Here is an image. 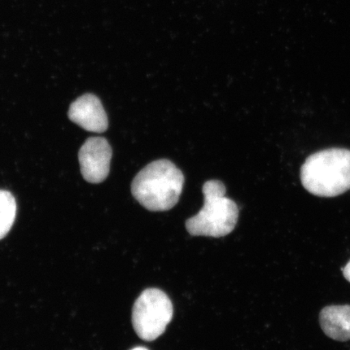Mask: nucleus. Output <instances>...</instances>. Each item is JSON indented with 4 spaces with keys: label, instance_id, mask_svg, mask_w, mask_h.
<instances>
[{
    "label": "nucleus",
    "instance_id": "423d86ee",
    "mask_svg": "<svg viewBox=\"0 0 350 350\" xmlns=\"http://www.w3.org/2000/svg\"><path fill=\"white\" fill-rule=\"evenodd\" d=\"M68 117L70 120L92 133H103L108 129L107 113L99 98L94 94L83 95L72 103Z\"/></svg>",
    "mask_w": 350,
    "mask_h": 350
},
{
    "label": "nucleus",
    "instance_id": "f03ea898",
    "mask_svg": "<svg viewBox=\"0 0 350 350\" xmlns=\"http://www.w3.org/2000/svg\"><path fill=\"white\" fill-rule=\"evenodd\" d=\"M306 191L319 197H335L350 189V150L327 148L306 159L301 168Z\"/></svg>",
    "mask_w": 350,
    "mask_h": 350
},
{
    "label": "nucleus",
    "instance_id": "1a4fd4ad",
    "mask_svg": "<svg viewBox=\"0 0 350 350\" xmlns=\"http://www.w3.org/2000/svg\"><path fill=\"white\" fill-rule=\"evenodd\" d=\"M342 271L344 277L350 282V261L345 265V268L342 269Z\"/></svg>",
    "mask_w": 350,
    "mask_h": 350
},
{
    "label": "nucleus",
    "instance_id": "20e7f679",
    "mask_svg": "<svg viewBox=\"0 0 350 350\" xmlns=\"http://www.w3.org/2000/svg\"><path fill=\"white\" fill-rule=\"evenodd\" d=\"M172 301L163 291L156 288H147L135 300L131 321L139 338L152 341L165 331L173 318Z\"/></svg>",
    "mask_w": 350,
    "mask_h": 350
},
{
    "label": "nucleus",
    "instance_id": "39448f33",
    "mask_svg": "<svg viewBox=\"0 0 350 350\" xmlns=\"http://www.w3.org/2000/svg\"><path fill=\"white\" fill-rule=\"evenodd\" d=\"M111 157V147L106 139H88L79 151V161L83 178L91 183L103 182L109 172Z\"/></svg>",
    "mask_w": 350,
    "mask_h": 350
},
{
    "label": "nucleus",
    "instance_id": "f257e3e1",
    "mask_svg": "<svg viewBox=\"0 0 350 350\" xmlns=\"http://www.w3.org/2000/svg\"><path fill=\"white\" fill-rule=\"evenodd\" d=\"M185 182V175L172 161L157 160L137 174L131 193L150 211H168L178 204Z\"/></svg>",
    "mask_w": 350,
    "mask_h": 350
},
{
    "label": "nucleus",
    "instance_id": "7ed1b4c3",
    "mask_svg": "<svg viewBox=\"0 0 350 350\" xmlns=\"http://www.w3.org/2000/svg\"><path fill=\"white\" fill-rule=\"evenodd\" d=\"M204 206L186 221L191 236L221 238L235 228L239 209L234 200L226 196V188L221 181L209 180L203 186Z\"/></svg>",
    "mask_w": 350,
    "mask_h": 350
},
{
    "label": "nucleus",
    "instance_id": "9d476101",
    "mask_svg": "<svg viewBox=\"0 0 350 350\" xmlns=\"http://www.w3.org/2000/svg\"><path fill=\"white\" fill-rule=\"evenodd\" d=\"M131 350H148V349L146 348L142 347H135L133 349H131Z\"/></svg>",
    "mask_w": 350,
    "mask_h": 350
},
{
    "label": "nucleus",
    "instance_id": "6e6552de",
    "mask_svg": "<svg viewBox=\"0 0 350 350\" xmlns=\"http://www.w3.org/2000/svg\"><path fill=\"white\" fill-rule=\"evenodd\" d=\"M16 203L11 192L0 190V240L5 237L14 223Z\"/></svg>",
    "mask_w": 350,
    "mask_h": 350
},
{
    "label": "nucleus",
    "instance_id": "0eeeda50",
    "mask_svg": "<svg viewBox=\"0 0 350 350\" xmlns=\"http://www.w3.org/2000/svg\"><path fill=\"white\" fill-rule=\"evenodd\" d=\"M322 330L338 341L350 340V306H328L319 313Z\"/></svg>",
    "mask_w": 350,
    "mask_h": 350
}]
</instances>
